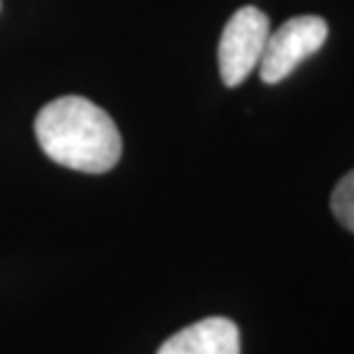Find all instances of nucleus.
Masks as SVG:
<instances>
[{"mask_svg":"<svg viewBox=\"0 0 354 354\" xmlns=\"http://www.w3.org/2000/svg\"><path fill=\"white\" fill-rule=\"evenodd\" d=\"M35 135L53 162L87 174L110 171L122 156L117 124L82 96H62L44 105L35 119Z\"/></svg>","mask_w":354,"mask_h":354,"instance_id":"1","label":"nucleus"},{"mask_svg":"<svg viewBox=\"0 0 354 354\" xmlns=\"http://www.w3.org/2000/svg\"><path fill=\"white\" fill-rule=\"evenodd\" d=\"M329 26L320 17H292L277 30L270 32L266 50L261 55L259 71L261 80L268 85H277L283 78H288L297 64H302L306 57L322 48L327 41Z\"/></svg>","mask_w":354,"mask_h":354,"instance_id":"2","label":"nucleus"},{"mask_svg":"<svg viewBox=\"0 0 354 354\" xmlns=\"http://www.w3.org/2000/svg\"><path fill=\"white\" fill-rule=\"evenodd\" d=\"M270 37V19L259 7H240L224 26L220 48V76L227 87L240 85L259 66Z\"/></svg>","mask_w":354,"mask_h":354,"instance_id":"3","label":"nucleus"},{"mask_svg":"<svg viewBox=\"0 0 354 354\" xmlns=\"http://www.w3.org/2000/svg\"><path fill=\"white\" fill-rule=\"evenodd\" d=\"M158 354H240V331L229 318H206L176 331Z\"/></svg>","mask_w":354,"mask_h":354,"instance_id":"4","label":"nucleus"},{"mask_svg":"<svg viewBox=\"0 0 354 354\" xmlns=\"http://www.w3.org/2000/svg\"><path fill=\"white\" fill-rule=\"evenodd\" d=\"M331 210L345 229L354 233V169L345 174L331 192Z\"/></svg>","mask_w":354,"mask_h":354,"instance_id":"5","label":"nucleus"}]
</instances>
